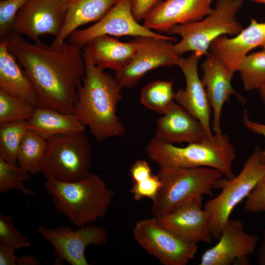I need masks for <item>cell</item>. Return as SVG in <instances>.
Returning <instances> with one entry per match:
<instances>
[{"mask_svg": "<svg viewBox=\"0 0 265 265\" xmlns=\"http://www.w3.org/2000/svg\"><path fill=\"white\" fill-rule=\"evenodd\" d=\"M82 56L85 73L78 87L74 114L98 141L121 137L126 128L117 108L123 98L122 87L115 77L94 63L85 48Z\"/></svg>", "mask_w": 265, "mask_h": 265, "instance_id": "cell-2", "label": "cell"}, {"mask_svg": "<svg viewBox=\"0 0 265 265\" xmlns=\"http://www.w3.org/2000/svg\"><path fill=\"white\" fill-rule=\"evenodd\" d=\"M258 91L262 101L265 105V85L259 89Z\"/></svg>", "mask_w": 265, "mask_h": 265, "instance_id": "cell-41", "label": "cell"}, {"mask_svg": "<svg viewBox=\"0 0 265 265\" xmlns=\"http://www.w3.org/2000/svg\"><path fill=\"white\" fill-rule=\"evenodd\" d=\"M67 0H29L14 21L12 34L25 35L34 42L39 37L60 32L66 17Z\"/></svg>", "mask_w": 265, "mask_h": 265, "instance_id": "cell-13", "label": "cell"}, {"mask_svg": "<svg viewBox=\"0 0 265 265\" xmlns=\"http://www.w3.org/2000/svg\"><path fill=\"white\" fill-rule=\"evenodd\" d=\"M132 40L136 47L133 56L128 64L115 72V78L122 88L134 87L151 70L175 65L179 56L171 41L150 36L136 37Z\"/></svg>", "mask_w": 265, "mask_h": 265, "instance_id": "cell-12", "label": "cell"}, {"mask_svg": "<svg viewBox=\"0 0 265 265\" xmlns=\"http://www.w3.org/2000/svg\"><path fill=\"white\" fill-rule=\"evenodd\" d=\"M83 48L96 65L104 70L108 68L115 72L130 62L136 49L132 40L124 43L107 35L93 38Z\"/></svg>", "mask_w": 265, "mask_h": 265, "instance_id": "cell-22", "label": "cell"}, {"mask_svg": "<svg viewBox=\"0 0 265 265\" xmlns=\"http://www.w3.org/2000/svg\"><path fill=\"white\" fill-rule=\"evenodd\" d=\"M36 230L53 246L56 262L65 261L71 265H90L85 255L86 247L104 245L109 238L105 228L90 224L76 230L68 226L50 228L41 224Z\"/></svg>", "mask_w": 265, "mask_h": 265, "instance_id": "cell-9", "label": "cell"}, {"mask_svg": "<svg viewBox=\"0 0 265 265\" xmlns=\"http://www.w3.org/2000/svg\"><path fill=\"white\" fill-rule=\"evenodd\" d=\"M26 122L28 130L46 140L57 135L84 132L86 128L74 114L48 107H36L33 115Z\"/></svg>", "mask_w": 265, "mask_h": 265, "instance_id": "cell-24", "label": "cell"}, {"mask_svg": "<svg viewBox=\"0 0 265 265\" xmlns=\"http://www.w3.org/2000/svg\"><path fill=\"white\" fill-rule=\"evenodd\" d=\"M0 243L16 250L31 247L29 239L14 226L10 215L0 214Z\"/></svg>", "mask_w": 265, "mask_h": 265, "instance_id": "cell-31", "label": "cell"}, {"mask_svg": "<svg viewBox=\"0 0 265 265\" xmlns=\"http://www.w3.org/2000/svg\"><path fill=\"white\" fill-rule=\"evenodd\" d=\"M253 2L265 4V0H250Z\"/></svg>", "mask_w": 265, "mask_h": 265, "instance_id": "cell-42", "label": "cell"}, {"mask_svg": "<svg viewBox=\"0 0 265 265\" xmlns=\"http://www.w3.org/2000/svg\"><path fill=\"white\" fill-rule=\"evenodd\" d=\"M47 145V140L36 132L28 130L18 151L17 165L31 175L40 173Z\"/></svg>", "mask_w": 265, "mask_h": 265, "instance_id": "cell-25", "label": "cell"}, {"mask_svg": "<svg viewBox=\"0 0 265 265\" xmlns=\"http://www.w3.org/2000/svg\"><path fill=\"white\" fill-rule=\"evenodd\" d=\"M257 253L258 264L265 265V228L263 231L262 241L257 249Z\"/></svg>", "mask_w": 265, "mask_h": 265, "instance_id": "cell-39", "label": "cell"}, {"mask_svg": "<svg viewBox=\"0 0 265 265\" xmlns=\"http://www.w3.org/2000/svg\"><path fill=\"white\" fill-rule=\"evenodd\" d=\"M244 209L251 213L265 212V174L246 198Z\"/></svg>", "mask_w": 265, "mask_h": 265, "instance_id": "cell-34", "label": "cell"}, {"mask_svg": "<svg viewBox=\"0 0 265 265\" xmlns=\"http://www.w3.org/2000/svg\"><path fill=\"white\" fill-rule=\"evenodd\" d=\"M242 122L244 126L249 131L258 134L262 135L265 138V124L257 123L250 120L246 110L244 111ZM262 158L263 160L265 162V147L264 149L262 150Z\"/></svg>", "mask_w": 265, "mask_h": 265, "instance_id": "cell-38", "label": "cell"}, {"mask_svg": "<svg viewBox=\"0 0 265 265\" xmlns=\"http://www.w3.org/2000/svg\"><path fill=\"white\" fill-rule=\"evenodd\" d=\"M245 91L259 89L265 85V51L248 53L238 69Z\"/></svg>", "mask_w": 265, "mask_h": 265, "instance_id": "cell-27", "label": "cell"}, {"mask_svg": "<svg viewBox=\"0 0 265 265\" xmlns=\"http://www.w3.org/2000/svg\"><path fill=\"white\" fill-rule=\"evenodd\" d=\"M218 242L203 254L200 265H249L248 257L257 248L260 237L245 233L242 222L229 219Z\"/></svg>", "mask_w": 265, "mask_h": 265, "instance_id": "cell-14", "label": "cell"}, {"mask_svg": "<svg viewBox=\"0 0 265 265\" xmlns=\"http://www.w3.org/2000/svg\"><path fill=\"white\" fill-rule=\"evenodd\" d=\"M91 154L85 132L54 136L47 140L40 173L45 180L78 181L91 173Z\"/></svg>", "mask_w": 265, "mask_h": 265, "instance_id": "cell-7", "label": "cell"}, {"mask_svg": "<svg viewBox=\"0 0 265 265\" xmlns=\"http://www.w3.org/2000/svg\"><path fill=\"white\" fill-rule=\"evenodd\" d=\"M161 183L157 175L139 182H133L131 193L135 201L148 198L153 201L157 197Z\"/></svg>", "mask_w": 265, "mask_h": 265, "instance_id": "cell-33", "label": "cell"}, {"mask_svg": "<svg viewBox=\"0 0 265 265\" xmlns=\"http://www.w3.org/2000/svg\"><path fill=\"white\" fill-rule=\"evenodd\" d=\"M260 47L262 50L265 51V42Z\"/></svg>", "mask_w": 265, "mask_h": 265, "instance_id": "cell-43", "label": "cell"}, {"mask_svg": "<svg viewBox=\"0 0 265 265\" xmlns=\"http://www.w3.org/2000/svg\"><path fill=\"white\" fill-rule=\"evenodd\" d=\"M29 0H1L0 1V41L12 34L15 18L20 9Z\"/></svg>", "mask_w": 265, "mask_h": 265, "instance_id": "cell-32", "label": "cell"}, {"mask_svg": "<svg viewBox=\"0 0 265 265\" xmlns=\"http://www.w3.org/2000/svg\"><path fill=\"white\" fill-rule=\"evenodd\" d=\"M212 0H166L143 20L150 30L166 32L172 26L200 21L212 10Z\"/></svg>", "mask_w": 265, "mask_h": 265, "instance_id": "cell-17", "label": "cell"}, {"mask_svg": "<svg viewBox=\"0 0 265 265\" xmlns=\"http://www.w3.org/2000/svg\"><path fill=\"white\" fill-rule=\"evenodd\" d=\"M161 182L151 212L156 217L169 213L201 195H211L223 175L208 167H163L157 174Z\"/></svg>", "mask_w": 265, "mask_h": 265, "instance_id": "cell-6", "label": "cell"}, {"mask_svg": "<svg viewBox=\"0 0 265 265\" xmlns=\"http://www.w3.org/2000/svg\"><path fill=\"white\" fill-rule=\"evenodd\" d=\"M119 0H67L66 19L59 34L51 45L61 44L80 26L101 20Z\"/></svg>", "mask_w": 265, "mask_h": 265, "instance_id": "cell-23", "label": "cell"}, {"mask_svg": "<svg viewBox=\"0 0 265 265\" xmlns=\"http://www.w3.org/2000/svg\"><path fill=\"white\" fill-rule=\"evenodd\" d=\"M8 49L7 38L0 44V90L36 107L38 97L30 80Z\"/></svg>", "mask_w": 265, "mask_h": 265, "instance_id": "cell-21", "label": "cell"}, {"mask_svg": "<svg viewBox=\"0 0 265 265\" xmlns=\"http://www.w3.org/2000/svg\"><path fill=\"white\" fill-rule=\"evenodd\" d=\"M27 131L26 121L0 124V158L17 164L18 151Z\"/></svg>", "mask_w": 265, "mask_h": 265, "instance_id": "cell-28", "label": "cell"}, {"mask_svg": "<svg viewBox=\"0 0 265 265\" xmlns=\"http://www.w3.org/2000/svg\"><path fill=\"white\" fill-rule=\"evenodd\" d=\"M40 263L34 256L24 255L18 257V265H40Z\"/></svg>", "mask_w": 265, "mask_h": 265, "instance_id": "cell-40", "label": "cell"}, {"mask_svg": "<svg viewBox=\"0 0 265 265\" xmlns=\"http://www.w3.org/2000/svg\"><path fill=\"white\" fill-rule=\"evenodd\" d=\"M162 115L156 121L154 137L162 142L190 143L209 137L201 122L175 101Z\"/></svg>", "mask_w": 265, "mask_h": 265, "instance_id": "cell-20", "label": "cell"}, {"mask_svg": "<svg viewBox=\"0 0 265 265\" xmlns=\"http://www.w3.org/2000/svg\"><path fill=\"white\" fill-rule=\"evenodd\" d=\"M140 101L149 109L159 114H164L175 101L173 82L156 80L149 83L142 89Z\"/></svg>", "mask_w": 265, "mask_h": 265, "instance_id": "cell-26", "label": "cell"}, {"mask_svg": "<svg viewBox=\"0 0 265 265\" xmlns=\"http://www.w3.org/2000/svg\"><path fill=\"white\" fill-rule=\"evenodd\" d=\"M132 11L133 17L138 22L143 20L147 15L162 0H131Z\"/></svg>", "mask_w": 265, "mask_h": 265, "instance_id": "cell-35", "label": "cell"}, {"mask_svg": "<svg viewBox=\"0 0 265 265\" xmlns=\"http://www.w3.org/2000/svg\"><path fill=\"white\" fill-rule=\"evenodd\" d=\"M201 64L203 76L201 81L213 110L212 130L214 133L221 132V114L224 104L234 95L239 101L244 104L246 100L233 88L231 81L233 78L220 60L213 54L208 53Z\"/></svg>", "mask_w": 265, "mask_h": 265, "instance_id": "cell-18", "label": "cell"}, {"mask_svg": "<svg viewBox=\"0 0 265 265\" xmlns=\"http://www.w3.org/2000/svg\"><path fill=\"white\" fill-rule=\"evenodd\" d=\"M7 40L9 52L34 86L37 107L74 114L78 87L85 73L81 48L65 41L57 47L41 41L33 44L16 33Z\"/></svg>", "mask_w": 265, "mask_h": 265, "instance_id": "cell-1", "label": "cell"}, {"mask_svg": "<svg viewBox=\"0 0 265 265\" xmlns=\"http://www.w3.org/2000/svg\"><path fill=\"white\" fill-rule=\"evenodd\" d=\"M36 106L0 90V124L25 121L33 115Z\"/></svg>", "mask_w": 265, "mask_h": 265, "instance_id": "cell-29", "label": "cell"}, {"mask_svg": "<svg viewBox=\"0 0 265 265\" xmlns=\"http://www.w3.org/2000/svg\"><path fill=\"white\" fill-rule=\"evenodd\" d=\"M203 196H199L175 210L155 217L159 224L178 238L189 243L211 244L210 213L202 209Z\"/></svg>", "mask_w": 265, "mask_h": 265, "instance_id": "cell-15", "label": "cell"}, {"mask_svg": "<svg viewBox=\"0 0 265 265\" xmlns=\"http://www.w3.org/2000/svg\"><path fill=\"white\" fill-rule=\"evenodd\" d=\"M132 234L138 244L163 265H186L194 257L198 248L197 244L173 235L155 217L138 221Z\"/></svg>", "mask_w": 265, "mask_h": 265, "instance_id": "cell-10", "label": "cell"}, {"mask_svg": "<svg viewBox=\"0 0 265 265\" xmlns=\"http://www.w3.org/2000/svg\"><path fill=\"white\" fill-rule=\"evenodd\" d=\"M265 42V22L251 19L248 26L238 34L231 38L227 35L218 37L212 42L209 49L234 77L244 56Z\"/></svg>", "mask_w": 265, "mask_h": 265, "instance_id": "cell-19", "label": "cell"}, {"mask_svg": "<svg viewBox=\"0 0 265 265\" xmlns=\"http://www.w3.org/2000/svg\"><path fill=\"white\" fill-rule=\"evenodd\" d=\"M200 57L192 52L187 58H177L175 65L184 74L186 86L185 89L180 88L175 92V100L196 117L202 124L208 136L212 137L213 134L210 123L211 107L198 73Z\"/></svg>", "mask_w": 265, "mask_h": 265, "instance_id": "cell-16", "label": "cell"}, {"mask_svg": "<svg viewBox=\"0 0 265 265\" xmlns=\"http://www.w3.org/2000/svg\"><path fill=\"white\" fill-rule=\"evenodd\" d=\"M130 175L133 182H139L152 176V170L146 160L138 159L131 167Z\"/></svg>", "mask_w": 265, "mask_h": 265, "instance_id": "cell-36", "label": "cell"}, {"mask_svg": "<svg viewBox=\"0 0 265 265\" xmlns=\"http://www.w3.org/2000/svg\"><path fill=\"white\" fill-rule=\"evenodd\" d=\"M15 250L13 247L0 243V265H18Z\"/></svg>", "mask_w": 265, "mask_h": 265, "instance_id": "cell-37", "label": "cell"}, {"mask_svg": "<svg viewBox=\"0 0 265 265\" xmlns=\"http://www.w3.org/2000/svg\"><path fill=\"white\" fill-rule=\"evenodd\" d=\"M31 179V175L22 170L17 164L8 163L0 158V193L16 189L25 195H33L34 191L26 187L25 184Z\"/></svg>", "mask_w": 265, "mask_h": 265, "instance_id": "cell-30", "label": "cell"}, {"mask_svg": "<svg viewBox=\"0 0 265 265\" xmlns=\"http://www.w3.org/2000/svg\"><path fill=\"white\" fill-rule=\"evenodd\" d=\"M146 151L159 168L208 167L220 171L227 179L235 176L232 168L236 159L235 150L228 136L222 132L184 147L153 137L147 144Z\"/></svg>", "mask_w": 265, "mask_h": 265, "instance_id": "cell-4", "label": "cell"}, {"mask_svg": "<svg viewBox=\"0 0 265 265\" xmlns=\"http://www.w3.org/2000/svg\"><path fill=\"white\" fill-rule=\"evenodd\" d=\"M102 35L134 37L150 36L176 42L177 38L156 33L139 24L133 16L131 0H119L107 13L91 26L76 29L68 37V42L80 48Z\"/></svg>", "mask_w": 265, "mask_h": 265, "instance_id": "cell-11", "label": "cell"}, {"mask_svg": "<svg viewBox=\"0 0 265 265\" xmlns=\"http://www.w3.org/2000/svg\"><path fill=\"white\" fill-rule=\"evenodd\" d=\"M44 186L57 212L78 227L104 217L115 194L100 176L92 172L73 182L45 180Z\"/></svg>", "mask_w": 265, "mask_h": 265, "instance_id": "cell-3", "label": "cell"}, {"mask_svg": "<svg viewBox=\"0 0 265 265\" xmlns=\"http://www.w3.org/2000/svg\"><path fill=\"white\" fill-rule=\"evenodd\" d=\"M243 4V0H216L212 12L200 21L169 29L167 34L182 38L173 45L176 55L192 52L201 57L208 53L211 44L218 37L238 34L243 29L237 16Z\"/></svg>", "mask_w": 265, "mask_h": 265, "instance_id": "cell-5", "label": "cell"}, {"mask_svg": "<svg viewBox=\"0 0 265 265\" xmlns=\"http://www.w3.org/2000/svg\"><path fill=\"white\" fill-rule=\"evenodd\" d=\"M262 150L260 146L256 145L238 176L231 180L225 177L218 180L215 189L220 188L221 192L205 202L204 209L210 213L209 228L216 239H219L221 230L235 207L247 197L265 174Z\"/></svg>", "mask_w": 265, "mask_h": 265, "instance_id": "cell-8", "label": "cell"}]
</instances>
